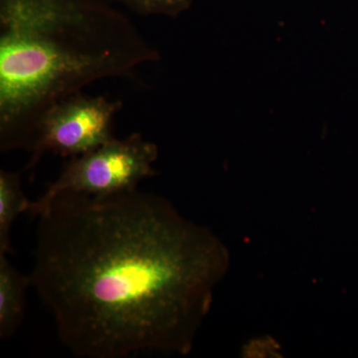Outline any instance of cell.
Masks as SVG:
<instances>
[{
	"mask_svg": "<svg viewBox=\"0 0 358 358\" xmlns=\"http://www.w3.org/2000/svg\"><path fill=\"white\" fill-rule=\"evenodd\" d=\"M157 157V145L145 140L141 134L122 140L114 136L91 152L70 157L58 178L38 200L32 202L29 212L36 217L54 197L63 192L107 196L138 189L141 181L155 176Z\"/></svg>",
	"mask_w": 358,
	"mask_h": 358,
	"instance_id": "cell-3",
	"label": "cell"
},
{
	"mask_svg": "<svg viewBox=\"0 0 358 358\" xmlns=\"http://www.w3.org/2000/svg\"><path fill=\"white\" fill-rule=\"evenodd\" d=\"M122 102L83 92L56 103L40 119L26 169L36 166L46 152L74 157L114 138L115 117Z\"/></svg>",
	"mask_w": 358,
	"mask_h": 358,
	"instance_id": "cell-4",
	"label": "cell"
},
{
	"mask_svg": "<svg viewBox=\"0 0 358 358\" xmlns=\"http://www.w3.org/2000/svg\"><path fill=\"white\" fill-rule=\"evenodd\" d=\"M32 202L26 197L20 173L0 171V254L11 251L10 230L23 212H29Z\"/></svg>",
	"mask_w": 358,
	"mask_h": 358,
	"instance_id": "cell-6",
	"label": "cell"
},
{
	"mask_svg": "<svg viewBox=\"0 0 358 358\" xmlns=\"http://www.w3.org/2000/svg\"><path fill=\"white\" fill-rule=\"evenodd\" d=\"M134 13L176 17L192 6V0H119Z\"/></svg>",
	"mask_w": 358,
	"mask_h": 358,
	"instance_id": "cell-7",
	"label": "cell"
},
{
	"mask_svg": "<svg viewBox=\"0 0 358 358\" xmlns=\"http://www.w3.org/2000/svg\"><path fill=\"white\" fill-rule=\"evenodd\" d=\"M36 217L31 286L73 355L190 352L229 262L210 230L138 189L60 193Z\"/></svg>",
	"mask_w": 358,
	"mask_h": 358,
	"instance_id": "cell-1",
	"label": "cell"
},
{
	"mask_svg": "<svg viewBox=\"0 0 358 358\" xmlns=\"http://www.w3.org/2000/svg\"><path fill=\"white\" fill-rule=\"evenodd\" d=\"M157 59L109 0H0V150L30 152L52 106Z\"/></svg>",
	"mask_w": 358,
	"mask_h": 358,
	"instance_id": "cell-2",
	"label": "cell"
},
{
	"mask_svg": "<svg viewBox=\"0 0 358 358\" xmlns=\"http://www.w3.org/2000/svg\"><path fill=\"white\" fill-rule=\"evenodd\" d=\"M30 275L21 274L0 254V338H10L20 329L25 313V294Z\"/></svg>",
	"mask_w": 358,
	"mask_h": 358,
	"instance_id": "cell-5",
	"label": "cell"
}]
</instances>
